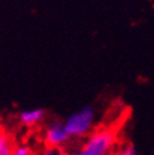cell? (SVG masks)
<instances>
[{
    "mask_svg": "<svg viewBox=\"0 0 154 155\" xmlns=\"http://www.w3.org/2000/svg\"><path fill=\"white\" fill-rule=\"evenodd\" d=\"M13 155H32V150L29 146H17V149L14 150Z\"/></svg>",
    "mask_w": 154,
    "mask_h": 155,
    "instance_id": "cell-7",
    "label": "cell"
},
{
    "mask_svg": "<svg viewBox=\"0 0 154 155\" xmlns=\"http://www.w3.org/2000/svg\"><path fill=\"white\" fill-rule=\"evenodd\" d=\"M96 111L92 106H85L80 111L72 114L63 124L67 135L73 139L87 137L94 127Z\"/></svg>",
    "mask_w": 154,
    "mask_h": 155,
    "instance_id": "cell-2",
    "label": "cell"
},
{
    "mask_svg": "<svg viewBox=\"0 0 154 155\" xmlns=\"http://www.w3.org/2000/svg\"><path fill=\"white\" fill-rule=\"evenodd\" d=\"M57 153H58L57 148H45L43 155H57Z\"/></svg>",
    "mask_w": 154,
    "mask_h": 155,
    "instance_id": "cell-8",
    "label": "cell"
},
{
    "mask_svg": "<svg viewBox=\"0 0 154 155\" xmlns=\"http://www.w3.org/2000/svg\"><path fill=\"white\" fill-rule=\"evenodd\" d=\"M44 110L42 108H37V110H32V111H25L22 112L20 115V122L25 126H34L38 122H41L44 117Z\"/></svg>",
    "mask_w": 154,
    "mask_h": 155,
    "instance_id": "cell-5",
    "label": "cell"
},
{
    "mask_svg": "<svg viewBox=\"0 0 154 155\" xmlns=\"http://www.w3.org/2000/svg\"><path fill=\"white\" fill-rule=\"evenodd\" d=\"M68 140H70V136L67 135L62 122L55 121L45 129L44 141L47 145L45 148H59V146L65 145Z\"/></svg>",
    "mask_w": 154,
    "mask_h": 155,
    "instance_id": "cell-3",
    "label": "cell"
},
{
    "mask_svg": "<svg viewBox=\"0 0 154 155\" xmlns=\"http://www.w3.org/2000/svg\"><path fill=\"white\" fill-rule=\"evenodd\" d=\"M112 155H136V149L134 145L128 144V145H124L122 148H120L119 150L114 151Z\"/></svg>",
    "mask_w": 154,
    "mask_h": 155,
    "instance_id": "cell-6",
    "label": "cell"
},
{
    "mask_svg": "<svg viewBox=\"0 0 154 155\" xmlns=\"http://www.w3.org/2000/svg\"><path fill=\"white\" fill-rule=\"evenodd\" d=\"M17 146L14 135L9 133L4 124L0 122V155H13Z\"/></svg>",
    "mask_w": 154,
    "mask_h": 155,
    "instance_id": "cell-4",
    "label": "cell"
},
{
    "mask_svg": "<svg viewBox=\"0 0 154 155\" xmlns=\"http://www.w3.org/2000/svg\"><path fill=\"white\" fill-rule=\"evenodd\" d=\"M116 135L112 130L102 129L90 134L82 148L71 155H109L115 145Z\"/></svg>",
    "mask_w": 154,
    "mask_h": 155,
    "instance_id": "cell-1",
    "label": "cell"
}]
</instances>
